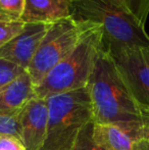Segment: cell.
Returning a JSON list of instances; mask_svg holds the SVG:
<instances>
[{
    "instance_id": "obj_9",
    "label": "cell",
    "mask_w": 149,
    "mask_h": 150,
    "mask_svg": "<svg viewBox=\"0 0 149 150\" xmlns=\"http://www.w3.org/2000/svg\"><path fill=\"white\" fill-rule=\"evenodd\" d=\"M73 0H25L24 23L52 24L73 16Z\"/></svg>"
},
{
    "instance_id": "obj_15",
    "label": "cell",
    "mask_w": 149,
    "mask_h": 150,
    "mask_svg": "<svg viewBox=\"0 0 149 150\" xmlns=\"http://www.w3.org/2000/svg\"><path fill=\"white\" fill-rule=\"evenodd\" d=\"M94 122H88L78 135L72 150H104L93 138Z\"/></svg>"
},
{
    "instance_id": "obj_14",
    "label": "cell",
    "mask_w": 149,
    "mask_h": 150,
    "mask_svg": "<svg viewBox=\"0 0 149 150\" xmlns=\"http://www.w3.org/2000/svg\"><path fill=\"white\" fill-rule=\"evenodd\" d=\"M25 0H0V20L7 22L22 21Z\"/></svg>"
},
{
    "instance_id": "obj_5",
    "label": "cell",
    "mask_w": 149,
    "mask_h": 150,
    "mask_svg": "<svg viewBox=\"0 0 149 150\" xmlns=\"http://www.w3.org/2000/svg\"><path fill=\"white\" fill-rule=\"evenodd\" d=\"M88 26L89 23L78 21L73 16L52 23L27 69L34 87L74 50Z\"/></svg>"
},
{
    "instance_id": "obj_20",
    "label": "cell",
    "mask_w": 149,
    "mask_h": 150,
    "mask_svg": "<svg viewBox=\"0 0 149 150\" xmlns=\"http://www.w3.org/2000/svg\"><path fill=\"white\" fill-rule=\"evenodd\" d=\"M148 141H149V137H148Z\"/></svg>"
},
{
    "instance_id": "obj_19",
    "label": "cell",
    "mask_w": 149,
    "mask_h": 150,
    "mask_svg": "<svg viewBox=\"0 0 149 150\" xmlns=\"http://www.w3.org/2000/svg\"><path fill=\"white\" fill-rule=\"evenodd\" d=\"M136 150H149V141L147 139H143V140L139 141L137 143Z\"/></svg>"
},
{
    "instance_id": "obj_12",
    "label": "cell",
    "mask_w": 149,
    "mask_h": 150,
    "mask_svg": "<svg viewBox=\"0 0 149 150\" xmlns=\"http://www.w3.org/2000/svg\"><path fill=\"white\" fill-rule=\"evenodd\" d=\"M20 110H0V136H13L20 138Z\"/></svg>"
},
{
    "instance_id": "obj_7",
    "label": "cell",
    "mask_w": 149,
    "mask_h": 150,
    "mask_svg": "<svg viewBox=\"0 0 149 150\" xmlns=\"http://www.w3.org/2000/svg\"><path fill=\"white\" fill-rule=\"evenodd\" d=\"M51 24L26 23L24 29L0 48V57L28 69Z\"/></svg>"
},
{
    "instance_id": "obj_17",
    "label": "cell",
    "mask_w": 149,
    "mask_h": 150,
    "mask_svg": "<svg viewBox=\"0 0 149 150\" xmlns=\"http://www.w3.org/2000/svg\"><path fill=\"white\" fill-rule=\"evenodd\" d=\"M26 23L22 21L18 22H7L0 20V48L14 38L24 29Z\"/></svg>"
},
{
    "instance_id": "obj_13",
    "label": "cell",
    "mask_w": 149,
    "mask_h": 150,
    "mask_svg": "<svg viewBox=\"0 0 149 150\" xmlns=\"http://www.w3.org/2000/svg\"><path fill=\"white\" fill-rule=\"evenodd\" d=\"M131 13L138 22L145 26L149 14V0H112Z\"/></svg>"
},
{
    "instance_id": "obj_2",
    "label": "cell",
    "mask_w": 149,
    "mask_h": 150,
    "mask_svg": "<svg viewBox=\"0 0 149 150\" xmlns=\"http://www.w3.org/2000/svg\"><path fill=\"white\" fill-rule=\"evenodd\" d=\"M101 48V28L89 23L74 50L58 62L35 87L36 96L47 98L52 95L87 87Z\"/></svg>"
},
{
    "instance_id": "obj_1",
    "label": "cell",
    "mask_w": 149,
    "mask_h": 150,
    "mask_svg": "<svg viewBox=\"0 0 149 150\" xmlns=\"http://www.w3.org/2000/svg\"><path fill=\"white\" fill-rule=\"evenodd\" d=\"M95 124L115 125L143 140L149 137V112L135 99L102 46L87 85Z\"/></svg>"
},
{
    "instance_id": "obj_8",
    "label": "cell",
    "mask_w": 149,
    "mask_h": 150,
    "mask_svg": "<svg viewBox=\"0 0 149 150\" xmlns=\"http://www.w3.org/2000/svg\"><path fill=\"white\" fill-rule=\"evenodd\" d=\"M20 136L26 150H40L47 135L48 107L45 98L35 96L20 110Z\"/></svg>"
},
{
    "instance_id": "obj_10",
    "label": "cell",
    "mask_w": 149,
    "mask_h": 150,
    "mask_svg": "<svg viewBox=\"0 0 149 150\" xmlns=\"http://www.w3.org/2000/svg\"><path fill=\"white\" fill-rule=\"evenodd\" d=\"M36 96L35 87L28 71L0 89V110H22L23 107Z\"/></svg>"
},
{
    "instance_id": "obj_16",
    "label": "cell",
    "mask_w": 149,
    "mask_h": 150,
    "mask_svg": "<svg viewBox=\"0 0 149 150\" xmlns=\"http://www.w3.org/2000/svg\"><path fill=\"white\" fill-rule=\"evenodd\" d=\"M26 71L24 67L16 63L0 57V89L13 82Z\"/></svg>"
},
{
    "instance_id": "obj_3",
    "label": "cell",
    "mask_w": 149,
    "mask_h": 150,
    "mask_svg": "<svg viewBox=\"0 0 149 150\" xmlns=\"http://www.w3.org/2000/svg\"><path fill=\"white\" fill-rule=\"evenodd\" d=\"M73 18L101 28L104 46H149L145 26L112 0H73Z\"/></svg>"
},
{
    "instance_id": "obj_18",
    "label": "cell",
    "mask_w": 149,
    "mask_h": 150,
    "mask_svg": "<svg viewBox=\"0 0 149 150\" xmlns=\"http://www.w3.org/2000/svg\"><path fill=\"white\" fill-rule=\"evenodd\" d=\"M0 150H26V147L18 137L0 136Z\"/></svg>"
},
{
    "instance_id": "obj_6",
    "label": "cell",
    "mask_w": 149,
    "mask_h": 150,
    "mask_svg": "<svg viewBox=\"0 0 149 150\" xmlns=\"http://www.w3.org/2000/svg\"><path fill=\"white\" fill-rule=\"evenodd\" d=\"M102 46L135 99L149 112V46Z\"/></svg>"
},
{
    "instance_id": "obj_11",
    "label": "cell",
    "mask_w": 149,
    "mask_h": 150,
    "mask_svg": "<svg viewBox=\"0 0 149 150\" xmlns=\"http://www.w3.org/2000/svg\"><path fill=\"white\" fill-rule=\"evenodd\" d=\"M93 138L104 150H136L140 140L133 133L115 125L95 124Z\"/></svg>"
},
{
    "instance_id": "obj_4",
    "label": "cell",
    "mask_w": 149,
    "mask_h": 150,
    "mask_svg": "<svg viewBox=\"0 0 149 150\" xmlns=\"http://www.w3.org/2000/svg\"><path fill=\"white\" fill-rule=\"evenodd\" d=\"M48 107L47 135L40 150H72L80 131L93 120L88 88L45 98Z\"/></svg>"
}]
</instances>
